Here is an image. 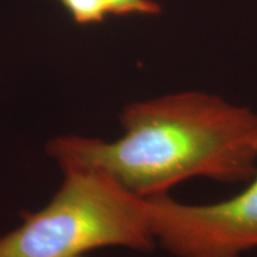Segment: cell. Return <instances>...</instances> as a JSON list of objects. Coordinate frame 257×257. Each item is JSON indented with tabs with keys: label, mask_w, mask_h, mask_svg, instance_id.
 Returning a JSON list of instances; mask_svg holds the SVG:
<instances>
[{
	"label": "cell",
	"mask_w": 257,
	"mask_h": 257,
	"mask_svg": "<svg viewBox=\"0 0 257 257\" xmlns=\"http://www.w3.org/2000/svg\"><path fill=\"white\" fill-rule=\"evenodd\" d=\"M64 180L46 207L25 212L0 237V257H85L106 246H155L149 202L94 168L63 167Z\"/></svg>",
	"instance_id": "2"
},
{
	"label": "cell",
	"mask_w": 257,
	"mask_h": 257,
	"mask_svg": "<svg viewBox=\"0 0 257 257\" xmlns=\"http://www.w3.org/2000/svg\"><path fill=\"white\" fill-rule=\"evenodd\" d=\"M226 200L205 205L148 198L154 237L176 257H242L257 248V173Z\"/></svg>",
	"instance_id": "3"
},
{
	"label": "cell",
	"mask_w": 257,
	"mask_h": 257,
	"mask_svg": "<svg viewBox=\"0 0 257 257\" xmlns=\"http://www.w3.org/2000/svg\"><path fill=\"white\" fill-rule=\"evenodd\" d=\"M111 16H144L161 14L162 9L154 0H107Z\"/></svg>",
	"instance_id": "5"
},
{
	"label": "cell",
	"mask_w": 257,
	"mask_h": 257,
	"mask_svg": "<svg viewBox=\"0 0 257 257\" xmlns=\"http://www.w3.org/2000/svg\"><path fill=\"white\" fill-rule=\"evenodd\" d=\"M114 142L62 136L48 143L61 168L81 166L111 176L148 199L188 179L248 182L257 173V112L202 91L133 102Z\"/></svg>",
	"instance_id": "1"
},
{
	"label": "cell",
	"mask_w": 257,
	"mask_h": 257,
	"mask_svg": "<svg viewBox=\"0 0 257 257\" xmlns=\"http://www.w3.org/2000/svg\"><path fill=\"white\" fill-rule=\"evenodd\" d=\"M68 11L73 21L79 25H93L102 23L111 10L107 0H59Z\"/></svg>",
	"instance_id": "4"
}]
</instances>
